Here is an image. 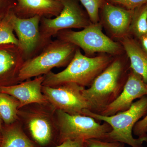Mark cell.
Wrapping results in <instances>:
<instances>
[{
	"mask_svg": "<svg viewBox=\"0 0 147 147\" xmlns=\"http://www.w3.org/2000/svg\"><path fill=\"white\" fill-rule=\"evenodd\" d=\"M84 87L69 83L56 86H42V93L56 109L70 115H82L89 105L82 90Z\"/></svg>",
	"mask_w": 147,
	"mask_h": 147,
	"instance_id": "ba28073f",
	"label": "cell"
},
{
	"mask_svg": "<svg viewBox=\"0 0 147 147\" xmlns=\"http://www.w3.org/2000/svg\"><path fill=\"white\" fill-rule=\"evenodd\" d=\"M56 124L62 142L66 140L90 139L106 141L112 127L108 123H99L90 116L70 115L60 110H56Z\"/></svg>",
	"mask_w": 147,
	"mask_h": 147,
	"instance_id": "5b68a950",
	"label": "cell"
},
{
	"mask_svg": "<svg viewBox=\"0 0 147 147\" xmlns=\"http://www.w3.org/2000/svg\"><path fill=\"white\" fill-rule=\"evenodd\" d=\"M129 10H134L147 3V0H109Z\"/></svg>",
	"mask_w": 147,
	"mask_h": 147,
	"instance_id": "603a6c76",
	"label": "cell"
},
{
	"mask_svg": "<svg viewBox=\"0 0 147 147\" xmlns=\"http://www.w3.org/2000/svg\"><path fill=\"white\" fill-rule=\"evenodd\" d=\"M101 7L102 20L111 34L121 38L127 36L134 10H129L105 2Z\"/></svg>",
	"mask_w": 147,
	"mask_h": 147,
	"instance_id": "4fadbf2b",
	"label": "cell"
},
{
	"mask_svg": "<svg viewBox=\"0 0 147 147\" xmlns=\"http://www.w3.org/2000/svg\"><path fill=\"white\" fill-rule=\"evenodd\" d=\"M2 119L1 117V116H0V134L1 133L3 129L2 126Z\"/></svg>",
	"mask_w": 147,
	"mask_h": 147,
	"instance_id": "83f0119b",
	"label": "cell"
},
{
	"mask_svg": "<svg viewBox=\"0 0 147 147\" xmlns=\"http://www.w3.org/2000/svg\"><path fill=\"white\" fill-rule=\"evenodd\" d=\"M56 147H62V145L61 144H60L59 145V146H57Z\"/></svg>",
	"mask_w": 147,
	"mask_h": 147,
	"instance_id": "f546056e",
	"label": "cell"
},
{
	"mask_svg": "<svg viewBox=\"0 0 147 147\" xmlns=\"http://www.w3.org/2000/svg\"><path fill=\"white\" fill-rule=\"evenodd\" d=\"M55 37L81 48L88 57L98 53L118 55L122 48L119 43L104 34L102 26L99 23H91L79 31L71 29L62 30L58 32Z\"/></svg>",
	"mask_w": 147,
	"mask_h": 147,
	"instance_id": "8992f818",
	"label": "cell"
},
{
	"mask_svg": "<svg viewBox=\"0 0 147 147\" xmlns=\"http://www.w3.org/2000/svg\"><path fill=\"white\" fill-rule=\"evenodd\" d=\"M62 9L59 0H17L12 11L21 18L35 16L52 18L57 16Z\"/></svg>",
	"mask_w": 147,
	"mask_h": 147,
	"instance_id": "5bb4252c",
	"label": "cell"
},
{
	"mask_svg": "<svg viewBox=\"0 0 147 147\" xmlns=\"http://www.w3.org/2000/svg\"><path fill=\"white\" fill-rule=\"evenodd\" d=\"M146 95H147V84L141 76L130 69L120 94L99 114L111 116L125 111L130 108L135 99Z\"/></svg>",
	"mask_w": 147,
	"mask_h": 147,
	"instance_id": "30bf717a",
	"label": "cell"
},
{
	"mask_svg": "<svg viewBox=\"0 0 147 147\" xmlns=\"http://www.w3.org/2000/svg\"><path fill=\"white\" fill-rule=\"evenodd\" d=\"M121 43L129 60V68L141 76L147 84V54L134 39L127 36Z\"/></svg>",
	"mask_w": 147,
	"mask_h": 147,
	"instance_id": "9a60e30c",
	"label": "cell"
},
{
	"mask_svg": "<svg viewBox=\"0 0 147 147\" xmlns=\"http://www.w3.org/2000/svg\"><path fill=\"white\" fill-rule=\"evenodd\" d=\"M1 136H0V145H1Z\"/></svg>",
	"mask_w": 147,
	"mask_h": 147,
	"instance_id": "f1b7e54d",
	"label": "cell"
},
{
	"mask_svg": "<svg viewBox=\"0 0 147 147\" xmlns=\"http://www.w3.org/2000/svg\"><path fill=\"white\" fill-rule=\"evenodd\" d=\"M127 66L121 59L113 60L82 94L89 105V110L100 114L119 95L126 82Z\"/></svg>",
	"mask_w": 147,
	"mask_h": 147,
	"instance_id": "6da1fadb",
	"label": "cell"
},
{
	"mask_svg": "<svg viewBox=\"0 0 147 147\" xmlns=\"http://www.w3.org/2000/svg\"><path fill=\"white\" fill-rule=\"evenodd\" d=\"M14 123L3 129L0 147H35L18 125Z\"/></svg>",
	"mask_w": 147,
	"mask_h": 147,
	"instance_id": "e0dca14e",
	"label": "cell"
},
{
	"mask_svg": "<svg viewBox=\"0 0 147 147\" xmlns=\"http://www.w3.org/2000/svg\"><path fill=\"white\" fill-rule=\"evenodd\" d=\"M133 132L139 138L147 137V114L144 118L136 123L133 127Z\"/></svg>",
	"mask_w": 147,
	"mask_h": 147,
	"instance_id": "d4e9b609",
	"label": "cell"
},
{
	"mask_svg": "<svg viewBox=\"0 0 147 147\" xmlns=\"http://www.w3.org/2000/svg\"><path fill=\"white\" fill-rule=\"evenodd\" d=\"M147 114V95L133 102L128 110L111 116H104L85 110L83 115L90 116L97 121H102L112 127L106 141L119 142L131 147H143L147 137L135 139L132 135L133 127L139 119Z\"/></svg>",
	"mask_w": 147,
	"mask_h": 147,
	"instance_id": "3957f363",
	"label": "cell"
},
{
	"mask_svg": "<svg viewBox=\"0 0 147 147\" xmlns=\"http://www.w3.org/2000/svg\"><path fill=\"white\" fill-rule=\"evenodd\" d=\"M8 16L25 60L38 55L42 50L40 32L41 17L21 18L16 16L12 10Z\"/></svg>",
	"mask_w": 147,
	"mask_h": 147,
	"instance_id": "9c48e42d",
	"label": "cell"
},
{
	"mask_svg": "<svg viewBox=\"0 0 147 147\" xmlns=\"http://www.w3.org/2000/svg\"><path fill=\"white\" fill-rule=\"evenodd\" d=\"M20 102L16 98L0 92V116L5 125L15 122Z\"/></svg>",
	"mask_w": 147,
	"mask_h": 147,
	"instance_id": "ac0fdd59",
	"label": "cell"
},
{
	"mask_svg": "<svg viewBox=\"0 0 147 147\" xmlns=\"http://www.w3.org/2000/svg\"><path fill=\"white\" fill-rule=\"evenodd\" d=\"M86 147H125V144L119 142H109L96 139L85 141Z\"/></svg>",
	"mask_w": 147,
	"mask_h": 147,
	"instance_id": "7402d4cb",
	"label": "cell"
},
{
	"mask_svg": "<svg viewBox=\"0 0 147 147\" xmlns=\"http://www.w3.org/2000/svg\"><path fill=\"white\" fill-rule=\"evenodd\" d=\"M113 61L107 55L88 57L83 55L78 47L65 69L57 73L51 71L44 75L42 86H56L73 83L85 88L90 87Z\"/></svg>",
	"mask_w": 147,
	"mask_h": 147,
	"instance_id": "7a4b0ae2",
	"label": "cell"
},
{
	"mask_svg": "<svg viewBox=\"0 0 147 147\" xmlns=\"http://www.w3.org/2000/svg\"><path fill=\"white\" fill-rule=\"evenodd\" d=\"M14 32L7 15L0 22V45L13 44L18 46V38Z\"/></svg>",
	"mask_w": 147,
	"mask_h": 147,
	"instance_id": "ffe728a7",
	"label": "cell"
},
{
	"mask_svg": "<svg viewBox=\"0 0 147 147\" xmlns=\"http://www.w3.org/2000/svg\"><path fill=\"white\" fill-rule=\"evenodd\" d=\"M139 39L140 40V46L147 54V34L141 37Z\"/></svg>",
	"mask_w": 147,
	"mask_h": 147,
	"instance_id": "4316f807",
	"label": "cell"
},
{
	"mask_svg": "<svg viewBox=\"0 0 147 147\" xmlns=\"http://www.w3.org/2000/svg\"><path fill=\"white\" fill-rule=\"evenodd\" d=\"M86 9L88 18L92 24H97L99 20V10L104 0H79Z\"/></svg>",
	"mask_w": 147,
	"mask_h": 147,
	"instance_id": "44dd1931",
	"label": "cell"
},
{
	"mask_svg": "<svg viewBox=\"0 0 147 147\" xmlns=\"http://www.w3.org/2000/svg\"><path fill=\"white\" fill-rule=\"evenodd\" d=\"M27 120V125L32 137L40 145H45L52 138L53 125L47 115L42 113H32Z\"/></svg>",
	"mask_w": 147,
	"mask_h": 147,
	"instance_id": "2e32d148",
	"label": "cell"
},
{
	"mask_svg": "<svg viewBox=\"0 0 147 147\" xmlns=\"http://www.w3.org/2000/svg\"><path fill=\"white\" fill-rule=\"evenodd\" d=\"M25 61L17 45H0V86H12L19 83V71Z\"/></svg>",
	"mask_w": 147,
	"mask_h": 147,
	"instance_id": "8fae6325",
	"label": "cell"
},
{
	"mask_svg": "<svg viewBox=\"0 0 147 147\" xmlns=\"http://www.w3.org/2000/svg\"><path fill=\"white\" fill-rule=\"evenodd\" d=\"M129 32L138 38L147 34V3L134 9Z\"/></svg>",
	"mask_w": 147,
	"mask_h": 147,
	"instance_id": "d6986e66",
	"label": "cell"
},
{
	"mask_svg": "<svg viewBox=\"0 0 147 147\" xmlns=\"http://www.w3.org/2000/svg\"><path fill=\"white\" fill-rule=\"evenodd\" d=\"M44 80V75H42L16 85L0 86V92L17 99L20 102L19 108L32 103L46 105L49 102L42 91Z\"/></svg>",
	"mask_w": 147,
	"mask_h": 147,
	"instance_id": "7c38bea8",
	"label": "cell"
},
{
	"mask_svg": "<svg viewBox=\"0 0 147 147\" xmlns=\"http://www.w3.org/2000/svg\"><path fill=\"white\" fill-rule=\"evenodd\" d=\"M62 147H86L85 141L67 140L61 143Z\"/></svg>",
	"mask_w": 147,
	"mask_h": 147,
	"instance_id": "484cf974",
	"label": "cell"
},
{
	"mask_svg": "<svg viewBox=\"0 0 147 147\" xmlns=\"http://www.w3.org/2000/svg\"><path fill=\"white\" fill-rule=\"evenodd\" d=\"M17 0H0V22L16 5Z\"/></svg>",
	"mask_w": 147,
	"mask_h": 147,
	"instance_id": "cb8c5ba5",
	"label": "cell"
},
{
	"mask_svg": "<svg viewBox=\"0 0 147 147\" xmlns=\"http://www.w3.org/2000/svg\"><path fill=\"white\" fill-rule=\"evenodd\" d=\"M77 48L76 45L61 40H51L38 55L25 61L19 71V83L45 75L55 67L67 66Z\"/></svg>",
	"mask_w": 147,
	"mask_h": 147,
	"instance_id": "277c9868",
	"label": "cell"
},
{
	"mask_svg": "<svg viewBox=\"0 0 147 147\" xmlns=\"http://www.w3.org/2000/svg\"><path fill=\"white\" fill-rule=\"evenodd\" d=\"M63 5L60 13L55 18L41 17L40 32L42 49L58 32L72 28L84 29L91 24L76 0H59Z\"/></svg>",
	"mask_w": 147,
	"mask_h": 147,
	"instance_id": "52a82bcc",
	"label": "cell"
}]
</instances>
